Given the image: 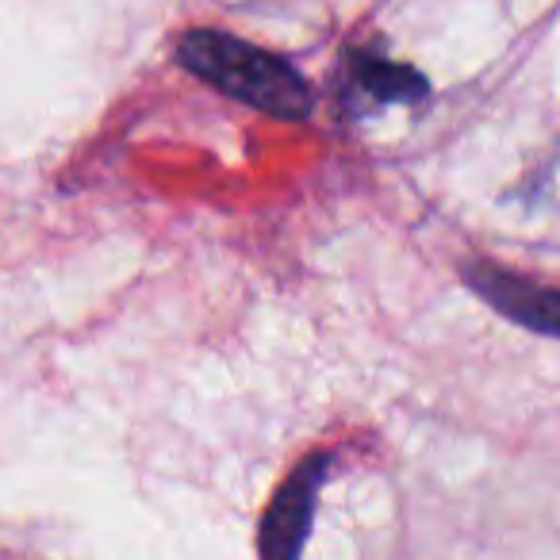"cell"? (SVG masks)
I'll use <instances>...</instances> for the list:
<instances>
[{
	"mask_svg": "<svg viewBox=\"0 0 560 560\" xmlns=\"http://www.w3.org/2000/svg\"><path fill=\"white\" fill-rule=\"evenodd\" d=\"M468 289L480 300H488L495 312H503L511 323L529 327L537 335H557L560 300L549 284H537L529 277H518L511 269H499L491 261H468L465 265Z\"/></svg>",
	"mask_w": 560,
	"mask_h": 560,
	"instance_id": "cell-3",
	"label": "cell"
},
{
	"mask_svg": "<svg viewBox=\"0 0 560 560\" xmlns=\"http://www.w3.org/2000/svg\"><path fill=\"white\" fill-rule=\"evenodd\" d=\"M353 73H358V85L376 101H415V96L427 93V81L419 73L407 70V66L384 62V58L358 55L353 58Z\"/></svg>",
	"mask_w": 560,
	"mask_h": 560,
	"instance_id": "cell-4",
	"label": "cell"
},
{
	"mask_svg": "<svg viewBox=\"0 0 560 560\" xmlns=\"http://www.w3.org/2000/svg\"><path fill=\"white\" fill-rule=\"evenodd\" d=\"M327 465L330 453H312L289 480L280 483V491L272 495L269 511L261 518V560H300Z\"/></svg>",
	"mask_w": 560,
	"mask_h": 560,
	"instance_id": "cell-2",
	"label": "cell"
},
{
	"mask_svg": "<svg viewBox=\"0 0 560 560\" xmlns=\"http://www.w3.org/2000/svg\"><path fill=\"white\" fill-rule=\"evenodd\" d=\"M177 55L196 78L257 112H269L277 119H304L312 112V93L304 78L284 58L254 43H242L223 32H188Z\"/></svg>",
	"mask_w": 560,
	"mask_h": 560,
	"instance_id": "cell-1",
	"label": "cell"
}]
</instances>
